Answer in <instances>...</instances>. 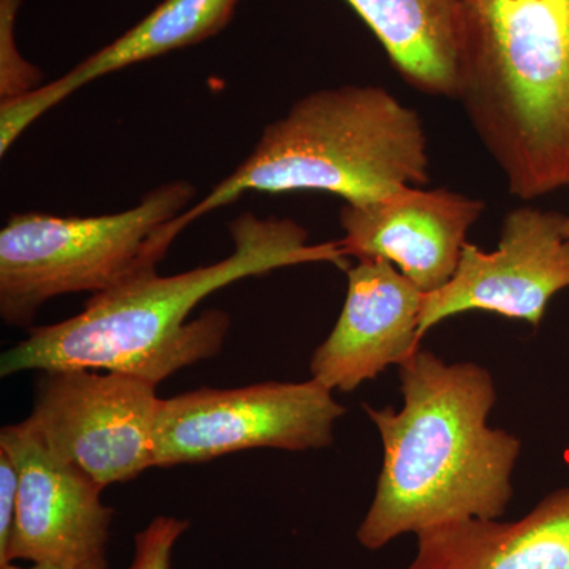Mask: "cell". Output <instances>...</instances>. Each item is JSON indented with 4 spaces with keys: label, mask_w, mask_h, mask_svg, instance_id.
Listing matches in <instances>:
<instances>
[{
    "label": "cell",
    "mask_w": 569,
    "mask_h": 569,
    "mask_svg": "<svg viewBox=\"0 0 569 569\" xmlns=\"http://www.w3.org/2000/svg\"><path fill=\"white\" fill-rule=\"evenodd\" d=\"M233 252L217 263L176 276L152 274L110 293L91 296L61 323L33 328L0 359V376L28 370L91 369L159 383L222 351L231 318L219 309L187 321L194 307L228 284L310 263L348 271L339 241L309 244L291 219L252 212L230 223Z\"/></svg>",
    "instance_id": "6da1fadb"
},
{
    "label": "cell",
    "mask_w": 569,
    "mask_h": 569,
    "mask_svg": "<svg viewBox=\"0 0 569 569\" xmlns=\"http://www.w3.org/2000/svg\"><path fill=\"white\" fill-rule=\"evenodd\" d=\"M399 378V411L362 406L383 441L376 496L356 531L369 550L443 523L500 519L515 493L522 443L488 425L497 400L489 370L418 350Z\"/></svg>",
    "instance_id": "7a4b0ae2"
},
{
    "label": "cell",
    "mask_w": 569,
    "mask_h": 569,
    "mask_svg": "<svg viewBox=\"0 0 569 569\" xmlns=\"http://www.w3.org/2000/svg\"><path fill=\"white\" fill-rule=\"evenodd\" d=\"M458 99L520 200L569 187V0H466Z\"/></svg>",
    "instance_id": "3957f363"
},
{
    "label": "cell",
    "mask_w": 569,
    "mask_h": 569,
    "mask_svg": "<svg viewBox=\"0 0 569 569\" xmlns=\"http://www.w3.org/2000/svg\"><path fill=\"white\" fill-rule=\"evenodd\" d=\"M418 111L376 84L318 89L269 123L244 162L167 227L171 239L249 192H325L366 204L430 181Z\"/></svg>",
    "instance_id": "277c9868"
},
{
    "label": "cell",
    "mask_w": 569,
    "mask_h": 569,
    "mask_svg": "<svg viewBox=\"0 0 569 569\" xmlns=\"http://www.w3.org/2000/svg\"><path fill=\"white\" fill-rule=\"evenodd\" d=\"M193 198L192 183L173 181L121 212L13 213L0 231V317L10 326H29L52 298L110 293L157 274L173 244L167 227Z\"/></svg>",
    "instance_id": "5b68a950"
},
{
    "label": "cell",
    "mask_w": 569,
    "mask_h": 569,
    "mask_svg": "<svg viewBox=\"0 0 569 569\" xmlns=\"http://www.w3.org/2000/svg\"><path fill=\"white\" fill-rule=\"evenodd\" d=\"M317 380L197 389L160 400L153 429L156 468L208 462L246 449L309 451L331 447L346 415Z\"/></svg>",
    "instance_id": "8992f818"
},
{
    "label": "cell",
    "mask_w": 569,
    "mask_h": 569,
    "mask_svg": "<svg viewBox=\"0 0 569 569\" xmlns=\"http://www.w3.org/2000/svg\"><path fill=\"white\" fill-rule=\"evenodd\" d=\"M156 391L127 373L44 370L26 421L58 458L108 488L156 468Z\"/></svg>",
    "instance_id": "52a82bcc"
},
{
    "label": "cell",
    "mask_w": 569,
    "mask_h": 569,
    "mask_svg": "<svg viewBox=\"0 0 569 569\" xmlns=\"http://www.w3.org/2000/svg\"><path fill=\"white\" fill-rule=\"evenodd\" d=\"M560 212L512 209L492 252L467 242L455 277L425 295L419 335L447 318L485 310L538 328L550 299L569 288V238Z\"/></svg>",
    "instance_id": "ba28073f"
},
{
    "label": "cell",
    "mask_w": 569,
    "mask_h": 569,
    "mask_svg": "<svg viewBox=\"0 0 569 569\" xmlns=\"http://www.w3.org/2000/svg\"><path fill=\"white\" fill-rule=\"evenodd\" d=\"M0 449L20 471L17 515L0 568L17 560L77 567L107 556L114 509L102 486L47 447L28 421L2 427Z\"/></svg>",
    "instance_id": "9c48e42d"
},
{
    "label": "cell",
    "mask_w": 569,
    "mask_h": 569,
    "mask_svg": "<svg viewBox=\"0 0 569 569\" xmlns=\"http://www.w3.org/2000/svg\"><path fill=\"white\" fill-rule=\"evenodd\" d=\"M485 209V201L452 190L406 187L373 203L343 206L339 246L348 258L389 261L422 293H433L455 277Z\"/></svg>",
    "instance_id": "30bf717a"
},
{
    "label": "cell",
    "mask_w": 569,
    "mask_h": 569,
    "mask_svg": "<svg viewBox=\"0 0 569 569\" xmlns=\"http://www.w3.org/2000/svg\"><path fill=\"white\" fill-rule=\"evenodd\" d=\"M347 277L339 320L310 359V376L332 392H353L389 366H402L422 339L425 293L395 264L362 258Z\"/></svg>",
    "instance_id": "8fae6325"
},
{
    "label": "cell",
    "mask_w": 569,
    "mask_h": 569,
    "mask_svg": "<svg viewBox=\"0 0 569 569\" xmlns=\"http://www.w3.org/2000/svg\"><path fill=\"white\" fill-rule=\"evenodd\" d=\"M241 0H163L133 28L36 91L0 102V156L37 119L89 82L193 47L223 31Z\"/></svg>",
    "instance_id": "7c38bea8"
},
{
    "label": "cell",
    "mask_w": 569,
    "mask_h": 569,
    "mask_svg": "<svg viewBox=\"0 0 569 569\" xmlns=\"http://www.w3.org/2000/svg\"><path fill=\"white\" fill-rule=\"evenodd\" d=\"M406 569H569V488L515 522L466 519L419 531Z\"/></svg>",
    "instance_id": "4fadbf2b"
},
{
    "label": "cell",
    "mask_w": 569,
    "mask_h": 569,
    "mask_svg": "<svg viewBox=\"0 0 569 569\" xmlns=\"http://www.w3.org/2000/svg\"><path fill=\"white\" fill-rule=\"evenodd\" d=\"M400 77L422 93L456 100L466 43V0H346Z\"/></svg>",
    "instance_id": "5bb4252c"
},
{
    "label": "cell",
    "mask_w": 569,
    "mask_h": 569,
    "mask_svg": "<svg viewBox=\"0 0 569 569\" xmlns=\"http://www.w3.org/2000/svg\"><path fill=\"white\" fill-rule=\"evenodd\" d=\"M24 0H0V102L17 99L40 88L43 74L22 58L17 43V24Z\"/></svg>",
    "instance_id": "9a60e30c"
},
{
    "label": "cell",
    "mask_w": 569,
    "mask_h": 569,
    "mask_svg": "<svg viewBox=\"0 0 569 569\" xmlns=\"http://www.w3.org/2000/svg\"><path fill=\"white\" fill-rule=\"evenodd\" d=\"M186 519L159 516L134 535V552L129 569H171L178 539L189 529Z\"/></svg>",
    "instance_id": "2e32d148"
},
{
    "label": "cell",
    "mask_w": 569,
    "mask_h": 569,
    "mask_svg": "<svg viewBox=\"0 0 569 569\" xmlns=\"http://www.w3.org/2000/svg\"><path fill=\"white\" fill-rule=\"evenodd\" d=\"M20 471L9 452L0 449V550L9 542L17 515Z\"/></svg>",
    "instance_id": "e0dca14e"
},
{
    "label": "cell",
    "mask_w": 569,
    "mask_h": 569,
    "mask_svg": "<svg viewBox=\"0 0 569 569\" xmlns=\"http://www.w3.org/2000/svg\"><path fill=\"white\" fill-rule=\"evenodd\" d=\"M0 569H111V567L107 556H102L97 557V559L86 561V563L77 565V567H50V565H32V567L22 568L18 567V565L10 563L7 565V567H2Z\"/></svg>",
    "instance_id": "ac0fdd59"
},
{
    "label": "cell",
    "mask_w": 569,
    "mask_h": 569,
    "mask_svg": "<svg viewBox=\"0 0 569 569\" xmlns=\"http://www.w3.org/2000/svg\"><path fill=\"white\" fill-rule=\"evenodd\" d=\"M565 234L569 238V216H567V219H565Z\"/></svg>",
    "instance_id": "d6986e66"
}]
</instances>
